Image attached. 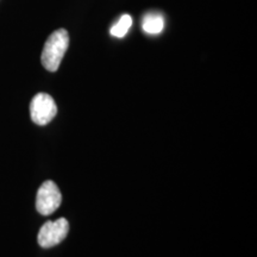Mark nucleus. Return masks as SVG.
I'll use <instances>...</instances> for the list:
<instances>
[{
    "instance_id": "nucleus-2",
    "label": "nucleus",
    "mask_w": 257,
    "mask_h": 257,
    "mask_svg": "<svg viewBox=\"0 0 257 257\" xmlns=\"http://www.w3.org/2000/svg\"><path fill=\"white\" fill-rule=\"evenodd\" d=\"M57 113L55 100L47 93H38L32 98L30 104L31 119L37 125H47Z\"/></svg>"
},
{
    "instance_id": "nucleus-3",
    "label": "nucleus",
    "mask_w": 257,
    "mask_h": 257,
    "mask_svg": "<svg viewBox=\"0 0 257 257\" xmlns=\"http://www.w3.org/2000/svg\"><path fill=\"white\" fill-rule=\"evenodd\" d=\"M68 231L69 224L64 218H60L55 221H47L38 232V244L44 249L53 248L66 238Z\"/></svg>"
},
{
    "instance_id": "nucleus-5",
    "label": "nucleus",
    "mask_w": 257,
    "mask_h": 257,
    "mask_svg": "<svg viewBox=\"0 0 257 257\" xmlns=\"http://www.w3.org/2000/svg\"><path fill=\"white\" fill-rule=\"evenodd\" d=\"M143 31L149 35H157L165 28V19L160 14H148L143 18Z\"/></svg>"
},
{
    "instance_id": "nucleus-4",
    "label": "nucleus",
    "mask_w": 257,
    "mask_h": 257,
    "mask_svg": "<svg viewBox=\"0 0 257 257\" xmlns=\"http://www.w3.org/2000/svg\"><path fill=\"white\" fill-rule=\"evenodd\" d=\"M62 194L55 182L46 181L38 189L36 197V208L43 216H49L60 207Z\"/></svg>"
},
{
    "instance_id": "nucleus-6",
    "label": "nucleus",
    "mask_w": 257,
    "mask_h": 257,
    "mask_svg": "<svg viewBox=\"0 0 257 257\" xmlns=\"http://www.w3.org/2000/svg\"><path fill=\"white\" fill-rule=\"evenodd\" d=\"M131 25H133V18H131V16L128 15H124L121 16L119 18V21L115 23L113 27L111 28V35L112 36L117 37V38H121L124 37L125 35L127 34L128 29L131 28Z\"/></svg>"
},
{
    "instance_id": "nucleus-1",
    "label": "nucleus",
    "mask_w": 257,
    "mask_h": 257,
    "mask_svg": "<svg viewBox=\"0 0 257 257\" xmlns=\"http://www.w3.org/2000/svg\"><path fill=\"white\" fill-rule=\"evenodd\" d=\"M69 46V35L64 29L54 31L48 37L42 51L41 61L43 67L49 72H56L59 69L62 59Z\"/></svg>"
}]
</instances>
